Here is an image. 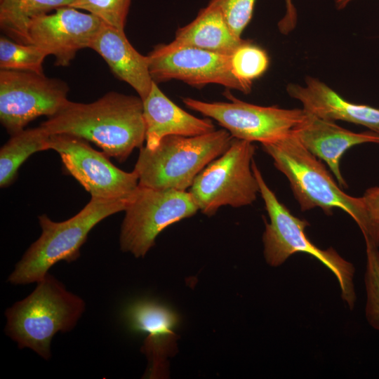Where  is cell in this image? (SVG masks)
Wrapping results in <instances>:
<instances>
[{
  "instance_id": "6da1fadb",
  "label": "cell",
  "mask_w": 379,
  "mask_h": 379,
  "mask_svg": "<svg viewBox=\"0 0 379 379\" xmlns=\"http://www.w3.org/2000/svg\"><path fill=\"white\" fill-rule=\"evenodd\" d=\"M40 126L49 135L69 134L92 142L119 162L145 141L142 100L114 91L90 103L69 100Z\"/></svg>"
},
{
  "instance_id": "7a4b0ae2",
  "label": "cell",
  "mask_w": 379,
  "mask_h": 379,
  "mask_svg": "<svg viewBox=\"0 0 379 379\" xmlns=\"http://www.w3.org/2000/svg\"><path fill=\"white\" fill-rule=\"evenodd\" d=\"M261 145L274 166L288 180L302 211L318 207L331 215L334 208H340L354 220L365 241L379 247V223L372 219L362 198L345 193L324 164L292 133Z\"/></svg>"
},
{
  "instance_id": "3957f363",
  "label": "cell",
  "mask_w": 379,
  "mask_h": 379,
  "mask_svg": "<svg viewBox=\"0 0 379 379\" xmlns=\"http://www.w3.org/2000/svg\"><path fill=\"white\" fill-rule=\"evenodd\" d=\"M36 284L28 296L6 310L5 331L20 349L29 348L48 360L53 336L72 331L86 305L49 273Z\"/></svg>"
},
{
  "instance_id": "277c9868",
  "label": "cell",
  "mask_w": 379,
  "mask_h": 379,
  "mask_svg": "<svg viewBox=\"0 0 379 379\" xmlns=\"http://www.w3.org/2000/svg\"><path fill=\"white\" fill-rule=\"evenodd\" d=\"M127 203L91 197L82 210L67 220L54 222L45 214L39 216L41 234L15 265L8 281L14 285L36 283L57 262L76 260L90 231L107 217L124 211Z\"/></svg>"
},
{
  "instance_id": "5b68a950",
  "label": "cell",
  "mask_w": 379,
  "mask_h": 379,
  "mask_svg": "<svg viewBox=\"0 0 379 379\" xmlns=\"http://www.w3.org/2000/svg\"><path fill=\"white\" fill-rule=\"evenodd\" d=\"M232 138L223 128L192 137L166 136L154 149L143 146L133 169L139 185L186 191L197 175L228 149Z\"/></svg>"
},
{
  "instance_id": "8992f818",
  "label": "cell",
  "mask_w": 379,
  "mask_h": 379,
  "mask_svg": "<svg viewBox=\"0 0 379 379\" xmlns=\"http://www.w3.org/2000/svg\"><path fill=\"white\" fill-rule=\"evenodd\" d=\"M251 167L270 218V222L265 221L262 235L264 256L267 263L272 267L279 266L295 253H305L314 257L335 276L340 287L342 298L352 308L356 299L353 265L332 248L322 250L312 244L305 233L309 222L293 215L278 200L266 184L254 160Z\"/></svg>"
},
{
  "instance_id": "52a82bcc",
  "label": "cell",
  "mask_w": 379,
  "mask_h": 379,
  "mask_svg": "<svg viewBox=\"0 0 379 379\" xmlns=\"http://www.w3.org/2000/svg\"><path fill=\"white\" fill-rule=\"evenodd\" d=\"M255 146L232 138L228 149L209 163L195 178L189 193L202 213L213 215L225 206L252 204L260 187L251 167Z\"/></svg>"
},
{
  "instance_id": "ba28073f",
  "label": "cell",
  "mask_w": 379,
  "mask_h": 379,
  "mask_svg": "<svg viewBox=\"0 0 379 379\" xmlns=\"http://www.w3.org/2000/svg\"><path fill=\"white\" fill-rule=\"evenodd\" d=\"M199 211L187 191L138 187L128 199L120 236V248L143 258L165 228Z\"/></svg>"
},
{
  "instance_id": "9c48e42d",
  "label": "cell",
  "mask_w": 379,
  "mask_h": 379,
  "mask_svg": "<svg viewBox=\"0 0 379 379\" xmlns=\"http://www.w3.org/2000/svg\"><path fill=\"white\" fill-rule=\"evenodd\" d=\"M230 102H208L191 98L182 102L187 107L213 119L233 138L259 142L276 141L288 134L305 118L303 109L260 106L237 99L227 93Z\"/></svg>"
},
{
  "instance_id": "30bf717a",
  "label": "cell",
  "mask_w": 379,
  "mask_h": 379,
  "mask_svg": "<svg viewBox=\"0 0 379 379\" xmlns=\"http://www.w3.org/2000/svg\"><path fill=\"white\" fill-rule=\"evenodd\" d=\"M67 84L44 74L0 70V121L13 135L41 116L52 117L69 101Z\"/></svg>"
},
{
  "instance_id": "8fae6325",
  "label": "cell",
  "mask_w": 379,
  "mask_h": 379,
  "mask_svg": "<svg viewBox=\"0 0 379 379\" xmlns=\"http://www.w3.org/2000/svg\"><path fill=\"white\" fill-rule=\"evenodd\" d=\"M50 148L60 156L67 173L88 192L91 197L128 201L138 187L135 171L115 166L103 152L87 140L69 134L50 135Z\"/></svg>"
},
{
  "instance_id": "7c38bea8",
  "label": "cell",
  "mask_w": 379,
  "mask_h": 379,
  "mask_svg": "<svg viewBox=\"0 0 379 379\" xmlns=\"http://www.w3.org/2000/svg\"><path fill=\"white\" fill-rule=\"evenodd\" d=\"M147 56L149 72L157 84L175 79L197 88L215 84L248 93L232 72L230 55L162 44Z\"/></svg>"
},
{
  "instance_id": "4fadbf2b",
  "label": "cell",
  "mask_w": 379,
  "mask_h": 379,
  "mask_svg": "<svg viewBox=\"0 0 379 379\" xmlns=\"http://www.w3.org/2000/svg\"><path fill=\"white\" fill-rule=\"evenodd\" d=\"M102 22L89 13L63 6L34 18L29 27L32 44L55 58L57 66H68L77 52L89 48Z\"/></svg>"
},
{
  "instance_id": "5bb4252c",
  "label": "cell",
  "mask_w": 379,
  "mask_h": 379,
  "mask_svg": "<svg viewBox=\"0 0 379 379\" xmlns=\"http://www.w3.org/2000/svg\"><path fill=\"white\" fill-rule=\"evenodd\" d=\"M291 133L310 153L326 163L342 188L347 187L340 169L344 153L363 143L379 144V134L375 132H352L307 112Z\"/></svg>"
},
{
  "instance_id": "9a60e30c",
  "label": "cell",
  "mask_w": 379,
  "mask_h": 379,
  "mask_svg": "<svg viewBox=\"0 0 379 379\" xmlns=\"http://www.w3.org/2000/svg\"><path fill=\"white\" fill-rule=\"evenodd\" d=\"M126 317L133 331L147 333L142 351L150 364L148 375L161 376L177 339L173 332L178 321L176 314L158 302L142 300L128 307Z\"/></svg>"
},
{
  "instance_id": "2e32d148",
  "label": "cell",
  "mask_w": 379,
  "mask_h": 379,
  "mask_svg": "<svg viewBox=\"0 0 379 379\" xmlns=\"http://www.w3.org/2000/svg\"><path fill=\"white\" fill-rule=\"evenodd\" d=\"M286 91L302 109L319 118L361 125L379 134L378 108L349 102L316 78L307 77L305 86L290 84Z\"/></svg>"
},
{
  "instance_id": "e0dca14e",
  "label": "cell",
  "mask_w": 379,
  "mask_h": 379,
  "mask_svg": "<svg viewBox=\"0 0 379 379\" xmlns=\"http://www.w3.org/2000/svg\"><path fill=\"white\" fill-rule=\"evenodd\" d=\"M90 48L98 53L114 76L129 84L142 100L148 96L154 82L148 56L134 48L124 30L102 22Z\"/></svg>"
},
{
  "instance_id": "ac0fdd59",
  "label": "cell",
  "mask_w": 379,
  "mask_h": 379,
  "mask_svg": "<svg viewBox=\"0 0 379 379\" xmlns=\"http://www.w3.org/2000/svg\"><path fill=\"white\" fill-rule=\"evenodd\" d=\"M145 124V147L155 148L166 136L192 137L215 130L210 118L200 119L171 101L154 81L148 96L142 100Z\"/></svg>"
},
{
  "instance_id": "d6986e66",
  "label": "cell",
  "mask_w": 379,
  "mask_h": 379,
  "mask_svg": "<svg viewBox=\"0 0 379 379\" xmlns=\"http://www.w3.org/2000/svg\"><path fill=\"white\" fill-rule=\"evenodd\" d=\"M243 41L231 31L221 11L208 4L191 22L176 31L174 40L168 44L230 55Z\"/></svg>"
},
{
  "instance_id": "ffe728a7",
  "label": "cell",
  "mask_w": 379,
  "mask_h": 379,
  "mask_svg": "<svg viewBox=\"0 0 379 379\" xmlns=\"http://www.w3.org/2000/svg\"><path fill=\"white\" fill-rule=\"evenodd\" d=\"M74 0H0V28L11 39L30 44L32 20L55 9L69 6Z\"/></svg>"
},
{
  "instance_id": "44dd1931",
  "label": "cell",
  "mask_w": 379,
  "mask_h": 379,
  "mask_svg": "<svg viewBox=\"0 0 379 379\" xmlns=\"http://www.w3.org/2000/svg\"><path fill=\"white\" fill-rule=\"evenodd\" d=\"M50 135L39 126L11 135L0 149V186L13 182L20 166L32 154L51 149Z\"/></svg>"
},
{
  "instance_id": "7402d4cb",
  "label": "cell",
  "mask_w": 379,
  "mask_h": 379,
  "mask_svg": "<svg viewBox=\"0 0 379 379\" xmlns=\"http://www.w3.org/2000/svg\"><path fill=\"white\" fill-rule=\"evenodd\" d=\"M230 64L232 74L249 93L253 81L267 71L270 59L262 48L244 39L230 55Z\"/></svg>"
},
{
  "instance_id": "603a6c76",
  "label": "cell",
  "mask_w": 379,
  "mask_h": 379,
  "mask_svg": "<svg viewBox=\"0 0 379 379\" xmlns=\"http://www.w3.org/2000/svg\"><path fill=\"white\" fill-rule=\"evenodd\" d=\"M48 55L39 46L0 37V69L44 74L43 64Z\"/></svg>"
},
{
  "instance_id": "cb8c5ba5",
  "label": "cell",
  "mask_w": 379,
  "mask_h": 379,
  "mask_svg": "<svg viewBox=\"0 0 379 379\" xmlns=\"http://www.w3.org/2000/svg\"><path fill=\"white\" fill-rule=\"evenodd\" d=\"M366 266L365 286L366 291V317L369 324L379 331V250L369 241H365Z\"/></svg>"
},
{
  "instance_id": "d4e9b609",
  "label": "cell",
  "mask_w": 379,
  "mask_h": 379,
  "mask_svg": "<svg viewBox=\"0 0 379 379\" xmlns=\"http://www.w3.org/2000/svg\"><path fill=\"white\" fill-rule=\"evenodd\" d=\"M131 0H74L71 7L85 11L102 22L124 30Z\"/></svg>"
},
{
  "instance_id": "484cf974",
  "label": "cell",
  "mask_w": 379,
  "mask_h": 379,
  "mask_svg": "<svg viewBox=\"0 0 379 379\" xmlns=\"http://www.w3.org/2000/svg\"><path fill=\"white\" fill-rule=\"evenodd\" d=\"M255 0H210L208 4L218 8L222 13L233 34H241L251 20Z\"/></svg>"
},
{
  "instance_id": "4316f807",
  "label": "cell",
  "mask_w": 379,
  "mask_h": 379,
  "mask_svg": "<svg viewBox=\"0 0 379 379\" xmlns=\"http://www.w3.org/2000/svg\"><path fill=\"white\" fill-rule=\"evenodd\" d=\"M285 5L286 12L278 22V28L281 33L288 34L297 24V12L292 0H285Z\"/></svg>"
},
{
  "instance_id": "83f0119b",
  "label": "cell",
  "mask_w": 379,
  "mask_h": 379,
  "mask_svg": "<svg viewBox=\"0 0 379 379\" xmlns=\"http://www.w3.org/2000/svg\"><path fill=\"white\" fill-rule=\"evenodd\" d=\"M361 198L372 219L379 223V187L366 190Z\"/></svg>"
},
{
  "instance_id": "f1b7e54d",
  "label": "cell",
  "mask_w": 379,
  "mask_h": 379,
  "mask_svg": "<svg viewBox=\"0 0 379 379\" xmlns=\"http://www.w3.org/2000/svg\"><path fill=\"white\" fill-rule=\"evenodd\" d=\"M352 0H335V6L338 9L344 8Z\"/></svg>"
}]
</instances>
